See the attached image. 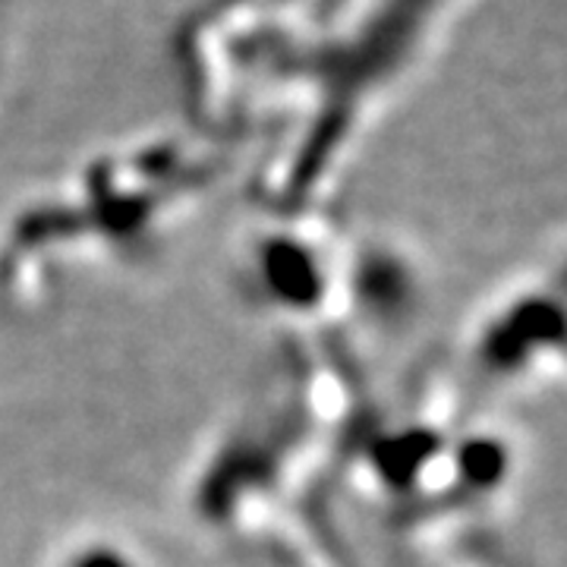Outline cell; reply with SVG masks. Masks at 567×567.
<instances>
[{"label":"cell","instance_id":"obj_1","mask_svg":"<svg viewBox=\"0 0 567 567\" xmlns=\"http://www.w3.org/2000/svg\"><path fill=\"white\" fill-rule=\"evenodd\" d=\"M73 567H133L126 558H123L121 551H114V555H107V551H85L80 555V561Z\"/></svg>","mask_w":567,"mask_h":567}]
</instances>
